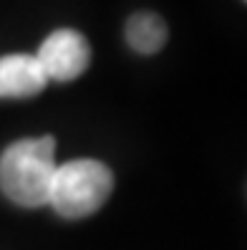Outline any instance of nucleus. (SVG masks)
Returning <instances> with one entry per match:
<instances>
[{
    "label": "nucleus",
    "instance_id": "1",
    "mask_svg": "<svg viewBox=\"0 0 247 250\" xmlns=\"http://www.w3.org/2000/svg\"><path fill=\"white\" fill-rule=\"evenodd\" d=\"M56 174V139H20L0 154V189L20 208L48 205Z\"/></svg>",
    "mask_w": 247,
    "mask_h": 250
},
{
    "label": "nucleus",
    "instance_id": "2",
    "mask_svg": "<svg viewBox=\"0 0 247 250\" xmlns=\"http://www.w3.org/2000/svg\"><path fill=\"white\" fill-rule=\"evenodd\" d=\"M114 189L111 169L98 159H74L56 167L48 205L68 220L94 215Z\"/></svg>",
    "mask_w": 247,
    "mask_h": 250
},
{
    "label": "nucleus",
    "instance_id": "5",
    "mask_svg": "<svg viewBox=\"0 0 247 250\" xmlns=\"http://www.w3.org/2000/svg\"><path fill=\"white\" fill-rule=\"evenodd\" d=\"M126 43L136 53H156L167 43V23L156 13H134L126 23Z\"/></svg>",
    "mask_w": 247,
    "mask_h": 250
},
{
    "label": "nucleus",
    "instance_id": "4",
    "mask_svg": "<svg viewBox=\"0 0 247 250\" xmlns=\"http://www.w3.org/2000/svg\"><path fill=\"white\" fill-rule=\"evenodd\" d=\"M46 73L36 56L13 53L0 58V99H31L46 89Z\"/></svg>",
    "mask_w": 247,
    "mask_h": 250
},
{
    "label": "nucleus",
    "instance_id": "3",
    "mask_svg": "<svg viewBox=\"0 0 247 250\" xmlns=\"http://www.w3.org/2000/svg\"><path fill=\"white\" fill-rule=\"evenodd\" d=\"M36 61L48 81H74L91 63V46L74 28H58L40 43Z\"/></svg>",
    "mask_w": 247,
    "mask_h": 250
}]
</instances>
